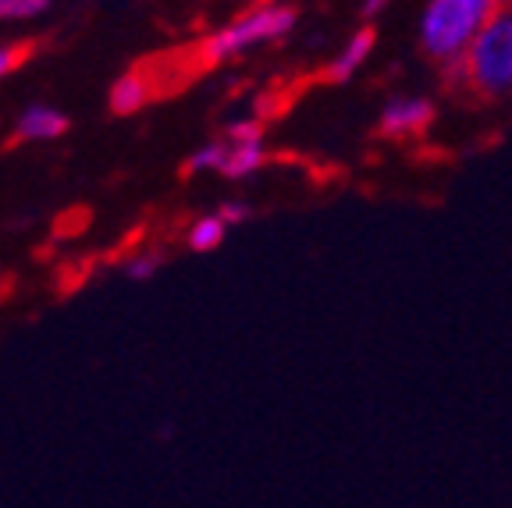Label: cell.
Instances as JSON below:
<instances>
[{"label":"cell","instance_id":"cell-1","mask_svg":"<svg viewBox=\"0 0 512 508\" xmlns=\"http://www.w3.org/2000/svg\"><path fill=\"white\" fill-rule=\"evenodd\" d=\"M505 8V0H427L416 18V43L445 72L463 68L473 40Z\"/></svg>","mask_w":512,"mask_h":508},{"label":"cell","instance_id":"cell-2","mask_svg":"<svg viewBox=\"0 0 512 508\" xmlns=\"http://www.w3.org/2000/svg\"><path fill=\"white\" fill-rule=\"evenodd\" d=\"M299 25V11L285 0H271V4H256V8L242 11L239 18L224 22L200 43V61L203 64H224L235 57L249 54L256 47L285 40L288 32Z\"/></svg>","mask_w":512,"mask_h":508},{"label":"cell","instance_id":"cell-3","mask_svg":"<svg viewBox=\"0 0 512 508\" xmlns=\"http://www.w3.org/2000/svg\"><path fill=\"white\" fill-rule=\"evenodd\" d=\"M466 82L484 96H505L512 89V8L505 4L488 29L473 40L459 68Z\"/></svg>","mask_w":512,"mask_h":508},{"label":"cell","instance_id":"cell-4","mask_svg":"<svg viewBox=\"0 0 512 508\" xmlns=\"http://www.w3.org/2000/svg\"><path fill=\"white\" fill-rule=\"evenodd\" d=\"M224 143H228V160H224L221 175L228 182H242V178H253L267 160V143H264V128L253 118H239L224 128Z\"/></svg>","mask_w":512,"mask_h":508},{"label":"cell","instance_id":"cell-5","mask_svg":"<svg viewBox=\"0 0 512 508\" xmlns=\"http://www.w3.org/2000/svg\"><path fill=\"white\" fill-rule=\"evenodd\" d=\"M431 121H434L431 96H392L381 107L377 128L384 135H392V139H409V135H420L424 128H431Z\"/></svg>","mask_w":512,"mask_h":508},{"label":"cell","instance_id":"cell-6","mask_svg":"<svg viewBox=\"0 0 512 508\" xmlns=\"http://www.w3.org/2000/svg\"><path fill=\"white\" fill-rule=\"evenodd\" d=\"M68 132V114L54 104H29L15 118V143H54Z\"/></svg>","mask_w":512,"mask_h":508},{"label":"cell","instance_id":"cell-7","mask_svg":"<svg viewBox=\"0 0 512 508\" xmlns=\"http://www.w3.org/2000/svg\"><path fill=\"white\" fill-rule=\"evenodd\" d=\"M374 47H377V32L370 29V25H363V29H356L349 36V40L338 47V54L331 57V64H328V79L331 82H352L356 75L367 68V61H370V54H374Z\"/></svg>","mask_w":512,"mask_h":508},{"label":"cell","instance_id":"cell-8","mask_svg":"<svg viewBox=\"0 0 512 508\" xmlns=\"http://www.w3.org/2000/svg\"><path fill=\"white\" fill-rule=\"evenodd\" d=\"M153 100V82L146 79L143 72H125L114 79L111 93H107V107H111L118 118H128V114H139L146 104Z\"/></svg>","mask_w":512,"mask_h":508},{"label":"cell","instance_id":"cell-9","mask_svg":"<svg viewBox=\"0 0 512 508\" xmlns=\"http://www.w3.org/2000/svg\"><path fill=\"white\" fill-rule=\"evenodd\" d=\"M228 224H224V217L217 214H203L196 217V221L189 224V235H185V242H189L192 253H214L217 246H221L224 239H228Z\"/></svg>","mask_w":512,"mask_h":508},{"label":"cell","instance_id":"cell-10","mask_svg":"<svg viewBox=\"0 0 512 508\" xmlns=\"http://www.w3.org/2000/svg\"><path fill=\"white\" fill-rule=\"evenodd\" d=\"M224 160H228V143H224V135H217V139L203 143L200 150L185 160V175H203V171H214V175H221Z\"/></svg>","mask_w":512,"mask_h":508},{"label":"cell","instance_id":"cell-11","mask_svg":"<svg viewBox=\"0 0 512 508\" xmlns=\"http://www.w3.org/2000/svg\"><path fill=\"white\" fill-rule=\"evenodd\" d=\"M160 267H164V256L160 253H136V256H128L125 263H121V270H125V278L128 281H153L160 274Z\"/></svg>","mask_w":512,"mask_h":508},{"label":"cell","instance_id":"cell-12","mask_svg":"<svg viewBox=\"0 0 512 508\" xmlns=\"http://www.w3.org/2000/svg\"><path fill=\"white\" fill-rule=\"evenodd\" d=\"M50 8V0H0V22H32Z\"/></svg>","mask_w":512,"mask_h":508},{"label":"cell","instance_id":"cell-13","mask_svg":"<svg viewBox=\"0 0 512 508\" xmlns=\"http://www.w3.org/2000/svg\"><path fill=\"white\" fill-rule=\"evenodd\" d=\"M217 214L224 217L228 228H239V224H246L253 217V207H249L246 199H224L221 207H217Z\"/></svg>","mask_w":512,"mask_h":508},{"label":"cell","instance_id":"cell-14","mask_svg":"<svg viewBox=\"0 0 512 508\" xmlns=\"http://www.w3.org/2000/svg\"><path fill=\"white\" fill-rule=\"evenodd\" d=\"M22 61H25V47H18V43H0V79H8Z\"/></svg>","mask_w":512,"mask_h":508},{"label":"cell","instance_id":"cell-15","mask_svg":"<svg viewBox=\"0 0 512 508\" xmlns=\"http://www.w3.org/2000/svg\"><path fill=\"white\" fill-rule=\"evenodd\" d=\"M392 0H363V18H377Z\"/></svg>","mask_w":512,"mask_h":508},{"label":"cell","instance_id":"cell-16","mask_svg":"<svg viewBox=\"0 0 512 508\" xmlns=\"http://www.w3.org/2000/svg\"><path fill=\"white\" fill-rule=\"evenodd\" d=\"M505 4H509V8H512V0H505Z\"/></svg>","mask_w":512,"mask_h":508}]
</instances>
